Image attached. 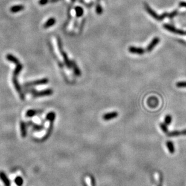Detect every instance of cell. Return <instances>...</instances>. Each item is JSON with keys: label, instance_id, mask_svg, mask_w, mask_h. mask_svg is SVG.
I'll use <instances>...</instances> for the list:
<instances>
[{"label": "cell", "instance_id": "obj_36", "mask_svg": "<svg viewBox=\"0 0 186 186\" xmlns=\"http://www.w3.org/2000/svg\"><path fill=\"white\" fill-rule=\"evenodd\" d=\"M71 1H72V2H73V3H74V2H75V1H76V0H71Z\"/></svg>", "mask_w": 186, "mask_h": 186}, {"label": "cell", "instance_id": "obj_8", "mask_svg": "<svg viewBox=\"0 0 186 186\" xmlns=\"http://www.w3.org/2000/svg\"><path fill=\"white\" fill-rule=\"evenodd\" d=\"M118 116V113L116 111H113V112H108L106 114H105L103 115V119L105 121H109V120H113L117 118Z\"/></svg>", "mask_w": 186, "mask_h": 186}, {"label": "cell", "instance_id": "obj_4", "mask_svg": "<svg viewBox=\"0 0 186 186\" xmlns=\"http://www.w3.org/2000/svg\"><path fill=\"white\" fill-rule=\"evenodd\" d=\"M53 94V90L51 88L46 89V90H44L40 91H36L33 94H32L33 97V98H38L41 97H44V96H51Z\"/></svg>", "mask_w": 186, "mask_h": 186}, {"label": "cell", "instance_id": "obj_30", "mask_svg": "<svg viewBox=\"0 0 186 186\" xmlns=\"http://www.w3.org/2000/svg\"><path fill=\"white\" fill-rule=\"evenodd\" d=\"M57 45L59 47V50L60 52L62 51V42H61V40L60 38L57 39Z\"/></svg>", "mask_w": 186, "mask_h": 186}, {"label": "cell", "instance_id": "obj_29", "mask_svg": "<svg viewBox=\"0 0 186 186\" xmlns=\"http://www.w3.org/2000/svg\"><path fill=\"white\" fill-rule=\"evenodd\" d=\"M176 85L178 88H186V81L178 82Z\"/></svg>", "mask_w": 186, "mask_h": 186}, {"label": "cell", "instance_id": "obj_13", "mask_svg": "<svg viewBox=\"0 0 186 186\" xmlns=\"http://www.w3.org/2000/svg\"><path fill=\"white\" fill-rule=\"evenodd\" d=\"M71 68L73 69V71L74 73L76 76H81V71H80L79 67L77 66L75 61H71Z\"/></svg>", "mask_w": 186, "mask_h": 186}, {"label": "cell", "instance_id": "obj_7", "mask_svg": "<svg viewBox=\"0 0 186 186\" xmlns=\"http://www.w3.org/2000/svg\"><path fill=\"white\" fill-rule=\"evenodd\" d=\"M144 9H145L146 11L152 17L154 18V19H157L158 21H160V15H158L157 13L151 8L148 4L144 3Z\"/></svg>", "mask_w": 186, "mask_h": 186}, {"label": "cell", "instance_id": "obj_5", "mask_svg": "<svg viewBox=\"0 0 186 186\" xmlns=\"http://www.w3.org/2000/svg\"><path fill=\"white\" fill-rule=\"evenodd\" d=\"M128 51L129 53L134 54L138 55H143L144 54L146 50L144 48H141V47H137L134 46H131L129 47Z\"/></svg>", "mask_w": 186, "mask_h": 186}, {"label": "cell", "instance_id": "obj_20", "mask_svg": "<svg viewBox=\"0 0 186 186\" xmlns=\"http://www.w3.org/2000/svg\"><path fill=\"white\" fill-rule=\"evenodd\" d=\"M166 146L168 149V151L170 154H174L175 152V146H174V144L173 142L171 141H167L166 142Z\"/></svg>", "mask_w": 186, "mask_h": 186}, {"label": "cell", "instance_id": "obj_11", "mask_svg": "<svg viewBox=\"0 0 186 186\" xmlns=\"http://www.w3.org/2000/svg\"><path fill=\"white\" fill-rule=\"evenodd\" d=\"M61 55H62V58H63V60L64 62L65 65L68 69H71V61L70 60L69 58L68 57V55L65 53V51H61Z\"/></svg>", "mask_w": 186, "mask_h": 186}, {"label": "cell", "instance_id": "obj_2", "mask_svg": "<svg viewBox=\"0 0 186 186\" xmlns=\"http://www.w3.org/2000/svg\"><path fill=\"white\" fill-rule=\"evenodd\" d=\"M12 82H13V86H14L15 88L16 91H17L18 93L20 99L22 100H25V94H24V93L21 86V85L19 84L18 80V79H17V77L13 76L12 79Z\"/></svg>", "mask_w": 186, "mask_h": 186}, {"label": "cell", "instance_id": "obj_27", "mask_svg": "<svg viewBox=\"0 0 186 186\" xmlns=\"http://www.w3.org/2000/svg\"><path fill=\"white\" fill-rule=\"evenodd\" d=\"M167 126V125H166L165 123H161L160 124V126L161 129H162V131H163V132H164V133H166V134H167L168 132H169V130H168V128Z\"/></svg>", "mask_w": 186, "mask_h": 186}, {"label": "cell", "instance_id": "obj_26", "mask_svg": "<svg viewBox=\"0 0 186 186\" xmlns=\"http://www.w3.org/2000/svg\"><path fill=\"white\" fill-rule=\"evenodd\" d=\"M172 121V117L170 115H166L164 118V123L166 125H169L171 124Z\"/></svg>", "mask_w": 186, "mask_h": 186}, {"label": "cell", "instance_id": "obj_17", "mask_svg": "<svg viewBox=\"0 0 186 186\" xmlns=\"http://www.w3.org/2000/svg\"><path fill=\"white\" fill-rule=\"evenodd\" d=\"M6 59L7 60L9 61V62H12V63H13L15 65L20 63V62H19L18 59L12 54H7L6 55Z\"/></svg>", "mask_w": 186, "mask_h": 186}, {"label": "cell", "instance_id": "obj_16", "mask_svg": "<svg viewBox=\"0 0 186 186\" xmlns=\"http://www.w3.org/2000/svg\"><path fill=\"white\" fill-rule=\"evenodd\" d=\"M56 113L51 111V112H50L47 114L45 120H47V121H48L50 123H54L55 120H56Z\"/></svg>", "mask_w": 186, "mask_h": 186}, {"label": "cell", "instance_id": "obj_28", "mask_svg": "<svg viewBox=\"0 0 186 186\" xmlns=\"http://www.w3.org/2000/svg\"><path fill=\"white\" fill-rule=\"evenodd\" d=\"M96 12L98 15H101L103 13V8L100 4H97L96 7Z\"/></svg>", "mask_w": 186, "mask_h": 186}, {"label": "cell", "instance_id": "obj_12", "mask_svg": "<svg viewBox=\"0 0 186 186\" xmlns=\"http://www.w3.org/2000/svg\"><path fill=\"white\" fill-rule=\"evenodd\" d=\"M181 135H186V129L182 131H173L168 132V137H178Z\"/></svg>", "mask_w": 186, "mask_h": 186}, {"label": "cell", "instance_id": "obj_37", "mask_svg": "<svg viewBox=\"0 0 186 186\" xmlns=\"http://www.w3.org/2000/svg\"><path fill=\"white\" fill-rule=\"evenodd\" d=\"M159 186H161V185H159Z\"/></svg>", "mask_w": 186, "mask_h": 186}, {"label": "cell", "instance_id": "obj_3", "mask_svg": "<svg viewBox=\"0 0 186 186\" xmlns=\"http://www.w3.org/2000/svg\"><path fill=\"white\" fill-rule=\"evenodd\" d=\"M163 28L166 30H167L169 31V32H170L171 33H173L177 34V35H178L186 36V31L182 30H181V29H176V27H173V26L167 24H164Z\"/></svg>", "mask_w": 186, "mask_h": 186}, {"label": "cell", "instance_id": "obj_15", "mask_svg": "<svg viewBox=\"0 0 186 186\" xmlns=\"http://www.w3.org/2000/svg\"><path fill=\"white\" fill-rule=\"evenodd\" d=\"M56 23V19L54 18H49L47 21L44 23V29H48V28L51 27L53 26Z\"/></svg>", "mask_w": 186, "mask_h": 186}, {"label": "cell", "instance_id": "obj_10", "mask_svg": "<svg viewBox=\"0 0 186 186\" xmlns=\"http://www.w3.org/2000/svg\"><path fill=\"white\" fill-rule=\"evenodd\" d=\"M0 179L5 186H11V182L6 174L3 171H0Z\"/></svg>", "mask_w": 186, "mask_h": 186}, {"label": "cell", "instance_id": "obj_19", "mask_svg": "<svg viewBox=\"0 0 186 186\" xmlns=\"http://www.w3.org/2000/svg\"><path fill=\"white\" fill-rule=\"evenodd\" d=\"M40 111L36 109H29L27 111L26 113V117L27 118H32L34 116L36 115L37 114H39Z\"/></svg>", "mask_w": 186, "mask_h": 186}, {"label": "cell", "instance_id": "obj_1", "mask_svg": "<svg viewBox=\"0 0 186 186\" xmlns=\"http://www.w3.org/2000/svg\"><path fill=\"white\" fill-rule=\"evenodd\" d=\"M49 80L48 78H42L41 79H38L36 80H33V81L28 82L25 83L23 85L24 88L27 87H33L34 86H38V85H46L48 83Z\"/></svg>", "mask_w": 186, "mask_h": 186}, {"label": "cell", "instance_id": "obj_34", "mask_svg": "<svg viewBox=\"0 0 186 186\" xmlns=\"http://www.w3.org/2000/svg\"><path fill=\"white\" fill-rule=\"evenodd\" d=\"M33 123H34L32 121V120H29V121L26 122L27 126H32L33 125Z\"/></svg>", "mask_w": 186, "mask_h": 186}, {"label": "cell", "instance_id": "obj_23", "mask_svg": "<svg viewBox=\"0 0 186 186\" xmlns=\"http://www.w3.org/2000/svg\"><path fill=\"white\" fill-rule=\"evenodd\" d=\"M32 130L35 132H39L44 129V126L43 125H38L33 123L32 125Z\"/></svg>", "mask_w": 186, "mask_h": 186}, {"label": "cell", "instance_id": "obj_21", "mask_svg": "<svg viewBox=\"0 0 186 186\" xmlns=\"http://www.w3.org/2000/svg\"><path fill=\"white\" fill-rule=\"evenodd\" d=\"M53 123H50V125H49L48 131H47L46 134L44 135V137L42 138L43 140H47V138L50 136V135H51V134L52 133V131H53Z\"/></svg>", "mask_w": 186, "mask_h": 186}, {"label": "cell", "instance_id": "obj_22", "mask_svg": "<svg viewBox=\"0 0 186 186\" xmlns=\"http://www.w3.org/2000/svg\"><path fill=\"white\" fill-rule=\"evenodd\" d=\"M74 10H75L76 17L80 18V17H81L83 15H84V9H83V8L82 7H80V6L75 7Z\"/></svg>", "mask_w": 186, "mask_h": 186}, {"label": "cell", "instance_id": "obj_9", "mask_svg": "<svg viewBox=\"0 0 186 186\" xmlns=\"http://www.w3.org/2000/svg\"><path fill=\"white\" fill-rule=\"evenodd\" d=\"M19 127H20L21 135L22 137L26 138L27 135V126L26 122L21 121L19 122Z\"/></svg>", "mask_w": 186, "mask_h": 186}, {"label": "cell", "instance_id": "obj_35", "mask_svg": "<svg viewBox=\"0 0 186 186\" xmlns=\"http://www.w3.org/2000/svg\"><path fill=\"white\" fill-rule=\"evenodd\" d=\"M179 6L181 7H186V2H184V1H182V2H180L179 3Z\"/></svg>", "mask_w": 186, "mask_h": 186}, {"label": "cell", "instance_id": "obj_6", "mask_svg": "<svg viewBox=\"0 0 186 186\" xmlns=\"http://www.w3.org/2000/svg\"><path fill=\"white\" fill-rule=\"evenodd\" d=\"M160 41V39L158 37H155V38H154L152 40L151 42L149 44L148 47H146V51L147 52H151L152 51L155 47L156 46L159 44Z\"/></svg>", "mask_w": 186, "mask_h": 186}, {"label": "cell", "instance_id": "obj_25", "mask_svg": "<svg viewBox=\"0 0 186 186\" xmlns=\"http://www.w3.org/2000/svg\"><path fill=\"white\" fill-rule=\"evenodd\" d=\"M24 88V90H23V91L25 94H33L36 91V90L33 87H27V88Z\"/></svg>", "mask_w": 186, "mask_h": 186}, {"label": "cell", "instance_id": "obj_18", "mask_svg": "<svg viewBox=\"0 0 186 186\" xmlns=\"http://www.w3.org/2000/svg\"><path fill=\"white\" fill-rule=\"evenodd\" d=\"M23 65H22V64L19 63L18 64L16 65V67L14 69V70L13 71V76L17 77L19 75V73L21 72V71L23 70Z\"/></svg>", "mask_w": 186, "mask_h": 186}, {"label": "cell", "instance_id": "obj_33", "mask_svg": "<svg viewBox=\"0 0 186 186\" xmlns=\"http://www.w3.org/2000/svg\"><path fill=\"white\" fill-rule=\"evenodd\" d=\"M48 1H49V0H39V4H41V6H44L47 4Z\"/></svg>", "mask_w": 186, "mask_h": 186}, {"label": "cell", "instance_id": "obj_32", "mask_svg": "<svg viewBox=\"0 0 186 186\" xmlns=\"http://www.w3.org/2000/svg\"><path fill=\"white\" fill-rule=\"evenodd\" d=\"M177 13H178V11L177 10H175V11L172 12H171L170 13H169V16H168V17L169 18H173L174 16H175L177 15Z\"/></svg>", "mask_w": 186, "mask_h": 186}, {"label": "cell", "instance_id": "obj_14", "mask_svg": "<svg viewBox=\"0 0 186 186\" xmlns=\"http://www.w3.org/2000/svg\"><path fill=\"white\" fill-rule=\"evenodd\" d=\"M25 7L23 4H18V5H14L10 8V11L12 13H18L22 11L24 9Z\"/></svg>", "mask_w": 186, "mask_h": 186}, {"label": "cell", "instance_id": "obj_31", "mask_svg": "<svg viewBox=\"0 0 186 186\" xmlns=\"http://www.w3.org/2000/svg\"><path fill=\"white\" fill-rule=\"evenodd\" d=\"M90 181H91V186H96V180L95 178L93 176H90Z\"/></svg>", "mask_w": 186, "mask_h": 186}, {"label": "cell", "instance_id": "obj_24", "mask_svg": "<svg viewBox=\"0 0 186 186\" xmlns=\"http://www.w3.org/2000/svg\"><path fill=\"white\" fill-rule=\"evenodd\" d=\"M14 182L17 186H22L23 184L24 181L21 176H16L14 179Z\"/></svg>", "mask_w": 186, "mask_h": 186}]
</instances>
